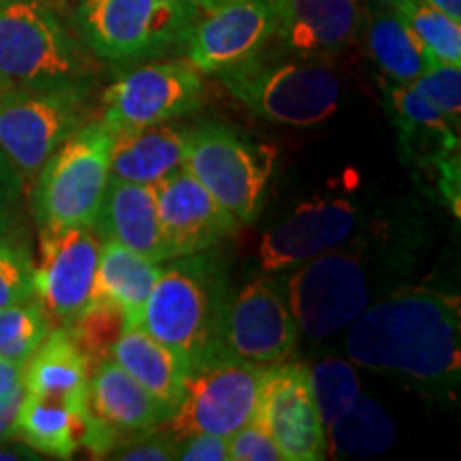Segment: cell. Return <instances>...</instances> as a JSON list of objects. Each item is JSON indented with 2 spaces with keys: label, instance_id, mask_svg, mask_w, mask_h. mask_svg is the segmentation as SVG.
Segmentation results:
<instances>
[{
  "label": "cell",
  "instance_id": "obj_3",
  "mask_svg": "<svg viewBox=\"0 0 461 461\" xmlns=\"http://www.w3.org/2000/svg\"><path fill=\"white\" fill-rule=\"evenodd\" d=\"M167 263L143 308L141 327L190 370L224 353L221 333L230 299L229 267L212 250L176 257Z\"/></svg>",
  "mask_w": 461,
  "mask_h": 461
},
{
  "label": "cell",
  "instance_id": "obj_33",
  "mask_svg": "<svg viewBox=\"0 0 461 461\" xmlns=\"http://www.w3.org/2000/svg\"><path fill=\"white\" fill-rule=\"evenodd\" d=\"M34 297V263L24 244L0 238V308Z\"/></svg>",
  "mask_w": 461,
  "mask_h": 461
},
{
  "label": "cell",
  "instance_id": "obj_43",
  "mask_svg": "<svg viewBox=\"0 0 461 461\" xmlns=\"http://www.w3.org/2000/svg\"><path fill=\"white\" fill-rule=\"evenodd\" d=\"M186 3L193 5V7H197L201 14H205V11L218 9V7H222V5L233 3V0H186Z\"/></svg>",
  "mask_w": 461,
  "mask_h": 461
},
{
  "label": "cell",
  "instance_id": "obj_14",
  "mask_svg": "<svg viewBox=\"0 0 461 461\" xmlns=\"http://www.w3.org/2000/svg\"><path fill=\"white\" fill-rule=\"evenodd\" d=\"M363 221L366 210L348 194L299 203L261 238L257 250L258 267L265 274L295 269L348 240Z\"/></svg>",
  "mask_w": 461,
  "mask_h": 461
},
{
  "label": "cell",
  "instance_id": "obj_11",
  "mask_svg": "<svg viewBox=\"0 0 461 461\" xmlns=\"http://www.w3.org/2000/svg\"><path fill=\"white\" fill-rule=\"evenodd\" d=\"M205 103V84L190 62L160 60L124 68L103 92L101 122L113 135L176 122L197 113Z\"/></svg>",
  "mask_w": 461,
  "mask_h": 461
},
{
  "label": "cell",
  "instance_id": "obj_27",
  "mask_svg": "<svg viewBox=\"0 0 461 461\" xmlns=\"http://www.w3.org/2000/svg\"><path fill=\"white\" fill-rule=\"evenodd\" d=\"M363 45L383 77L391 84H412L428 67V58L393 7H374L363 15Z\"/></svg>",
  "mask_w": 461,
  "mask_h": 461
},
{
  "label": "cell",
  "instance_id": "obj_22",
  "mask_svg": "<svg viewBox=\"0 0 461 461\" xmlns=\"http://www.w3.org/2000/svg\"><path fill=\"white\" fill-rule=\"evenodd\" d=\"M193 126L163 122L113 135L109 180L157 186L186 160Z\"/></svg>",
  "mask_w": 461,
  "mask_h": 461
},
{
  "label": "cell",
  "instance_id": "obj_12",
  "mask_svg": "<svg viewBox=\"0 0 461 461\" xmlns=\"http://www.w3.org/2000/svg\"><path fill=\"white\" fill-rule=\"evenodd\" d=\"M169 417V408L149 395L113 359H103L90 367L82 448L92 457L107 459L122 442L163 428Z\"/></svg>",
  "mask_w": 461,
  "mask_h": 461
},
{
  "label": "cell",
  "instance_id": "obj_45",
  "mask_svg": "<svg viewBox=\"0 0 461 461\" xmlns=\"http://www.w3.org/2000/svg\"><path fill=\"white\" fill-rule=\"evenodd\" d=\"M5 3H11V0H0V5H5Z\"/></svg>",
  "mask_w": 461,
  "mask_h": 461
},
{
  "label": "cell",
  "instance_id": "obj_37",
  "mask_svg": "<svg viewBox=\"0 0 461 461\" xmlns=\"http://www.w3.org/2000/svg\"><path fill=\"white\" fill-rule=\"evenodd\" d=\"M176 459L229 461V438L214 434H193L176 438Z\"/></svg>",
  "mask_w": 461,
  "mask_h": 461
},
{
  "label": "cell",
  "instance_id": "obj_41",
  "mask_svg": "<svg viewBox=\"0 0 461 461\" xmlns=\"http://www.w3.org/2000/svg\"><path fill=\"white\" fill-rule=\"evenodd\" d=\"M37 451H32L31 447L28 445H24V442H22V445H3V442H0V461L3 459H37L39 455H34Z\"/></svg>",
  "mask_w": 461,
  "mask_h": 461
},
{
  "label": "cell",
  "instance_id": "obj_36",
  "mask_svg": "<svg viewBox=\"0 0 461 461\" xmlns=\"http://www.w3.org/2000/svg\"><path fill=\"white\" fill-rule=\"evenodd\" d=\"M107 459L122 461H171L176 459V436H171L165 428H157L148 434L131 438L113 448Z\"/></svg>",
  "mask_w": 461,
  "mask_h": 461
},
{
  "label": "cell",
  "instance_id": "obj_39",
  "mask_svg": "<svg viewBox=\"0 0 461 461\" xmlns=\"http://www.w3.org/2000/svg\"><path fill=\"white\" fill-rule=\"evenodd\" d=\"M24 384V366L0 357V395L20 389Z\"/></svg>",
  "mask_w": 461,
  "mask_h": 461
},
{
  "label": "cell",
  "instance_id": "obj_19",
  "mask_svg": "<svg viewBox=\"0 0 461 461\" xmlns=\"http://www.w3.org/2000/svg\"><path fill=\"white\" fill-rule=\"evenodd\" d=\"M274 39L285 54L325 58L348 48L361 28L355 0H274Z\"/></svg>",
  "mask_w": 461,
  "mask_h": 461
},
{
  "label": "cell",
  "instance_id": "obj_40",
  "mask_svg": "<svg viewBox=\"0 0 461 461\" xmlns=\"http://www.w3.org/2000/svg\"><path fill=\"white\" fill-rule=\"evenodd\" d=\"M11 184L0 176V238L9 233L11 222H14V207H11Z\"/></svg>",
  "mask_w": 461,
  "mask_h": 461
},
{
  "label": "cell",
  "instance_id": "obj_6",
  "mask_svg": "<svg viewBox=\"0 0 461 461\" xmlns=\"http://www.w3.org/2000/svg\"><path fill=\"white\" fill-rule=\"evenodd\" d=\"M199 15L186 0H79L73 24L92 56L131 68L184 50Z\"/></svg>",
  "mask_w": 461,
  "mask_h": 461
},
{
  "label": "cell",
  "instance_id": "obj_21",
  "mask_svg": "<svg viewBox=\"0 0 461 461\" xmlns=\"http://www.w3.org/2000/svg\"><path fill=\"white\" fill-rule=\"evenodd\" d=\"M92 229L101 240L118 241L149 261L163 265L169 261L158 222L157 194L148 184L109 180Z\"/></svg>",
  "mask_w": 461,
  "mask_h": 461
},
{
  "label": "cell",
  "instance_id": "obj_7",
  "mask_svg": "<svg viewBox=\"0 0 461 461\" xmlns=\"http://www.w3.org/2000/svg\"><path fill=\"white\" fill-rule=\"evenodd\" d=\"M90 86L0 92V176L14 186L34 182L60 143L90 120Z\"/></svg>",
  "mask_w": 461,
  "mask_h": 461
},
{
  "label": "cell",
  "instance_id": "obj_32",
  "mask_svg": "<svg viewBox=\"0 0 461 461\" xmlns=\"http://www.w3.org/2000/svg\"><path fill=\"white\" fill-rule=\"evenodd\" d=\"M67 330L71 331L75 344L79 346V350L92 367L95 363L112 357L115 339L126 330V319L118 305L90 299L88 305Z\"/></svg>",
  "mask_w": 461,
  "mask_h": 461
},
{
  "label": "cell",
  "instance_id": "obj_24",
  "mask_svg": "<svg viewBox=\"0 0 461 461\" xmlns=\"http://www.w3.org/2000/svg\"><path fill=\"white\" fill-rule=\"evenodd\" d=\"M149 395L169 408L171 414L184 397L188 367L180 357L152 338L141 325L126 327L115 339L112 357Z\"/></svg>",
  "mask_w": 461,
  "mask_h": 461
},
{
  "label": "cell",
  "instance_id": "obj_4",
  "mask_svg": "<svg viewBox=\"0 0 461 461\" xmlns=\"http://www.w3.org/2000/svg\"><path fill=\"white\" fill-rule=\"evenodd\" d=\"M96 65L88 48L45 0L0 5V92L90 86Z\"/></svg>",
  "mask_w": 461,
  "mask_h": 461
},
{
  "label": "cell",
  "instance_id": "obj_9",
  "mask_svg": "<svg viewBox=\"0 0 461 461\" xmlns=\"http://www.w3.org/2000/svg\"><path fill=\"white\" fill-rule=\"evenodd\" d=\"M274 160L272 146L252 141L233 126L207 122L193 131L184 169L240 224H252L261 216Z\"/></svg>",
  "mask_w": 461,
  "mask_h": 461
},
{
  "label": "cell",
  "instance_id": "obj_10",
  "mask_svg": "<svg viewBox=\"0 0 461 461\" xmlns=\"http://www.w3.org/2000/svg\"><path fill=\"white\" fill-rule=\"evenodd\" d=\"M265 367L221 353L190 367L184 397L163 428L171 436H233L255 419Z\"/></svg>",
  "mask_w": 461,
  "mask_h": 461
},
{
  "label": "cell",
  "instance_id": "obj_8",
  "mask_svg": "<svg viewBox=\"0 0 461 461\" xmlns=\"http://www.w3.org/2000/svg\"><path fill=\"white\" fill-rule=\"evenodd\" d=\"M113 132L88 120L60 143L32 182V212L39 233L92 227L109 184Z\"/></svg>",
  "mask_w": 461,
  "mask_h": 461
},
{
  "label": "cell",
  "instance_id": "obj_26",
  "mask_svg": "<svg viewBox=\"0 0 461 461\" xmlns=\"http://www.w3.org/2000/svg\"><path fill=\"white\" fill-rule=\"evenodd\" d=\"M86 411L24 393L17 408L14 440L56 459H71L84 447Z\"/></svg>",
  "mask_w": 461,
  "mask_h": 461
},
{
  "label": "cell",
  "instance_id": "obj_35",
  "mask_svg": "<svg viewBox=\"0 0 461 461\" xmlns=\"http://www.w3.org/2000/svg\"><path fill=\"white\" fill-rule=\"evenodd\" d=\"M229 461H286L280 447L258 420L229 436Z\"/></svg>",
  "mask_w": 461,
  "mask_h": 461
},
{
  "label": "cell",
  "instance_id": "obj_2",
  "mask_svg": "<svg viewBox=\"0 0 461 461\" xmlns=\"http://www.w3.org/2000/svg\"><path fill=\"white\" fill-rule=\"evenodd\" d=\"M417 263V241L408 229L374 221L331 250L293 269L286 302L299 333L312 344L336 338L384 295L389 282L402 280Z\"/></svg>",
  "mask_w": 461,
  "mask_h": 461
},
{
  "label": "cell",
  "instance_id": "obj_18",
  "mask_svg": "<svg viewBox=\"0 0 461 461\" xmlns=\"http://www.w3.org/2000/svg\"><path fill=\"white\" fill-rule=\"evenodd\" d=\"M158 222L169 258L212 250L240 227L190 173L176 169L154 186Z\"/></svg>",
  "mask_w": 461,
  "mask_h": 461
},
{
  "label": "cell",
  "instance_id": "obj_16",
  "mask_svg": "<svg viewBox=\"0 0 461 461\" xmlns=\"http://www.w3.org/2000/svg\"><path fill=\"white\" fill-rule=\"evenodd\" d=\"M99 255L101 238L92 227L41 233V261L34 267V297L51 322L68 327L88 305Z\"/></svg>",
  "mask_w": 461,
  "mask_h": 461
},
{
  "label": "cell",
  "instance_id": "obj_20",
  "mask_svg": "<svg viewBox=\"0 0 461 461\" xmlns=\"http://www.w3.org/2000/svg\"><path fill=\"white\" fill-rule=\"evenodd\" d=\"M384 103L395 126L403 163L434 173L459 154V131L412 84H384Z\"/></svg>",
  "mask_w": 461,
  "mask_h": 461
},
{
  "label": "cell",
  "instance_id": "obj_30",
  "mask_svg": "<svg viewBox=\"0 0 461 461\" xmlns=\"http://www.w3.org/2000/svg\"><path fill=\"white\" fill-rule=\"evenodd\" d=\"M308 383L325 429L361 395V380L355 363L339 357L314 361L308 367Z\"/></svg>",
  "mask_w": 461,
  "mask_h": 461
},
{
  "label": "cell",
  "instance_id": "obj_13",
  "mask_svg": "<svg viewBox=\"0 0 461 461\" xmlns=\"http://www.w3.org/2000/svg\"><path fill=\"white\" fill-rule=\"evenodd\" d=\"M297 339L295 316L272 280L257 278L230 295L221 333L224 353L269 367L286 361Z\"/></svg>",
  "mask_w": 461,
  "mask_h": 461
},
{
  "label": "cell",
  "instance_id": "obj_28",
  "mask_svg": "<svg viewBox=\"0 0 461 461\" xmlns=\"http://www.w3.org/2000/svg\"><path fill=\"white\" fill-rule=\"evenodd\" d=\"M397 429L393 419L370 395H359L325 429L327 453L336 459L376 457L389 451Z\"/></svg>",
  "mask_w": 461,
  "mask_h": 461
},
{
  "label": "cell",
  "instance_id": "obj_42",
  "mask_svg": "<svg viewBox=\"0 0 461 461\" xmlns=\"http://www.w3.org/2000/svg\"><path fill=\"white\" fill-rule=\"evenodd\" d=\"M428 3H431L440 11H445V14L451 15L453 20L461 22V0H428Z\"/></svg>",
  "mask_w": 461,
  "mask_h": 461
},
{
  "label": "cell",
  "instance_id": "obj_17",
  "mask_svg": "<svg viewBox=\"0 0 461 461\" xmlns=\"http://www.w3.org/2000/svg\"><path fill=\"white\" fill-rule=\"evenodd\" d=\"M274 0H233L194 22L184 51L201 75H216L257 56L274 41Z\"/></svg>",
  "mask_w": 461,
  "mask_h": 461
},
{
  "label": "cell",
  "instance_id": "obj_34",
  "mask_svg": "<svg viewBox=\"0 0 461 461\" xmlns=\"http://www.w3.org/2000/svg\"><path fill=\"white\" fill-rule=\"evenodd\" d=\"M420 95L447 118L453 129L461 126V68L447 62H431L412 82Z\"/></svg>",
  "mask_w": 461,
  "mask_h": 461
},
{
  "label": "cell",
  "instance_id": "obj_29",
  "mask_svg": "<svg viewBox=\"0 0 461 461\" xmlns=\"http://www.w3.org/2000/svg\"><path fill=\"white\" fill-rule=\"evenodd\" d=\"M393 9L419 41L428 65H461V26L457 20L428 0H397Z\"/></svg>",
  "mask_w": 461,
  "mask_h": 461
},
{
  "label": "cell",
  "instance_id": "obj_23",
  "mask_svg": "<svg viewBox=\"0 0 461 461\" xmlns=\"http://www.w3.org/2000/svg\"><path fill=\"white\" fill-rule=\"evenodd\" d=\"M90 366L67 327H51L24 366V393L86 411Z\"/></svg>",
  "mask_w": 461,
  "mask_h": 461
},
{
  "label": "cell",
  "instance_id": "obj_15",
  "mask_svg": "<svg viewBox=\"0 0 461 461\" xmlns=\"http://www.w3.org/2000/svg\"><path fill=\"white\" fill-rule=\"evenodd\" d=\"M255 420L272 434L286 461L327 457L325 428L303 363L286 359L265 367Z\"/></svg>",
  "mask_w": 461,
  "mask_h": 461
},
{
  "label": "cell",
  "instance_id": "obj_31",
  "mask_svg": "<svg viewBox=\"0 0 461 461\" xmlns=\"http://www.w3.org/2000/svg\"><path fill=\"white\" fill-rule=\"evenodd\" d=\"M51 327L54 322L37 297L0 308V357L26 366Z\"/></svg>",
  "mask_w": 461,
  "mask_h": 461
},
{
  "label": "cell",
  "instance_id": "obj_46",
  "mask_svg": "<svg viewBox=\"0 0 461 461\" xmlns=\"http://www.w3.org/2000/svg\"><path fill=\"white\" fill-rule=\"evenodd\" d=\"M355 3H363V0H355Z\"/></svg>",
  "mask_w": 461,
  "mask_h": 461
},
{
  "label": "cell",
  "instance_id": "obj_1",
  "mask_svg": "<svg viewBox=\"0 0 461 461\" xmlns=\"http://www.w3.org/2000/svg\"><path fill=\"white\" fill-rule=\"evenodd\" d=\"M346 359L434 395L461 378V303L434 286H395L342 331Z\"/></svg>",
  "mask_w": 461,
  "mask_h": 461
},
{
  "label": "cell",
  "instance_id": "obj_5",
  "mask_svg": "<svg viewBox=\"0 0 461 461\" xmlns=\"http://www.w3.org/2000/svg\"><path fill=\"white\" fill-rule=\"evenodd\" d=\"M218 82L257 118L282 126H314L338 112L342 86L319 58L265 54L216 73Z\"/></svg>",
  "mask_w": 461,
  "mask_h": 461
},
{
  "label": "cell",
  "instance_id": "obj_25",
  "mask_svg": "<svg viewBox=\"0 0 461 461\" xmlns=\"http://www.w3.org/2000/svg\"><path fill=\"white\" fill-rule=\"evenodd\" d=\"M160 265L113 240H101L99 267L90 299L122 310L126 327L141 325L143 308L160 274Z\"/></svg>",
  "mask_w": 461,
  "mask_h": 461
},
{
  "label": "cell",
  "instance_id": "obj_44",
  "mask_svg": "<svg viewBox=\"0 0 461 461\" xmlns=\"http://www.w3.org/2000/svg\"><path fill=\"white\" fill-rule=\"evenodd\" d=\"M397 0H372L374 7H393Z\"/></svg>",
  "mask_w": 461,
  "mask_h": 461
},
{
  "label": "cell",
  "instance_id": "obj_38",
  "mask_svg": "<svg viewBox=\"0 0 461 461\" xmlns=\"http://www.w3.org/2000/svg\"><path fill=\"white\" fill-rule=\"evenodd\" d=\"M22 397H24V384L7 395H0V442L14 440L15 417Z\"/></svg>",
  "mask_w": 461,
  "mask_h": 461
}]
</instances>
